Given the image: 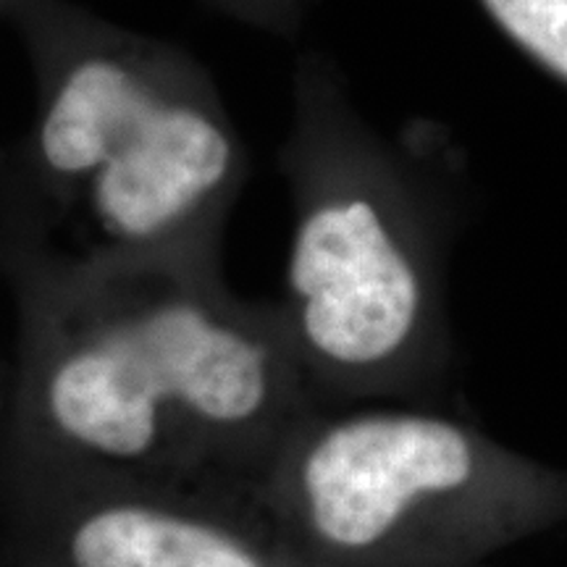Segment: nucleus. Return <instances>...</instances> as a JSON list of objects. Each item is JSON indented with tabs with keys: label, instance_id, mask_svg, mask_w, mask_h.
<instances>
[{
	"label": "nucleus",
	"instance_id": "423d86ee",
	"mask_svg": "<svg viewBox=\"0 0 567 567\" xmlns=\"http://www.w3.org/2000/svg\"><path fill=\"white\" fill-rule=\"evenodd\" d=\"M528 63L567 90V0H471Z\"/></svg>",
	"mask_w": 567,
	"mask_h": 567
},
{
	"label": "nucleus",
	"instance_id": "0eeeda50",
	"mask_svg": "<svg viewBox=\"0 0 567 567\" xmlns=\"http://www.w3.org/2000/svg\"><path fill=\"white\" fill-rule=\"evenodd\" d=\"M203 3L276 40L295 42L308 27L313 0H203Z\"/></svg>",
	"mask_w": 567,
	"mask_h": 567
},
{
	"label": "nucleus",
	"instance_id": "f257e3e1",
	"mask_svg": "<svg viewBox=\"0 0 567 567\" xmlns=\"http://www.w3.org/2000/svg\"><path fill=\"white\" fill-rule=\"evenodd\" d=\"M17 379L0 476H92L260 502L281 444L318 408L276 302L221 260L13 266Z\"/></svg>",
	"mask_w": 567,
	"mask_h": 567
},
{
	"label": "nucleus",
	"instance_id": "f03ea898",
	"mask_svg": "<svg viewBox=\"0 0 567 567\" xmlns=\"http://www.w3.org/2000/svg\"><path fill=\"white\" fill-rule=\"evenodd\" d=\"M292 197L276 302L318 408L434 405L455 363L446 274L471 216V161L450 130H379L326 53L292 69L281 145Z\"/></svg>",
	"mask_w": 567,
	"mask_h": 567
},
{
	"label": "nucleus",
	"instance_id": "7ed1b4c3",
	"mask_svg": "<svg viewBox=\"0 0 567 567\" xmlns=\"http://www.w3.org/2000/svg\"><path fill=\"white\" fill-rule=\"evenodd\" d=\"M34 203L11 266L221 260L247 147L210 74L182 48L48 0Z\"/></svg>",
	"mask_w": 567,
	"mask_h": 567
},
{
	"label": "nucleus",
	"instance_id": "20e7f679",
	"mask_svg": "<svg viewBox=\"0 0 567 567\" xmlns=\"http://www.w3.org/2000/svg\"><path fill=\"white\" fill-rule=\"evenodd\" d=\"M260 505L318 567H484L567 520V471L434 405L321 408L281 444Z\"/></svg>",
	"mask_w": 567,
	"mask_h": 567
},
{
	"label": "nucleus",
	"instance_id": "39448f33",
	"mask_svg": "<svg viewBox=\"0 0 567 567\" xmlns=\"http://www.w3.org/2000/svg\"><path fill=\"white\" fill-rule=\"evenodd\" d=\"M0 567H318L260 502L92 476H0Z\"/></svg>",
	"mask_w": 567,
	"mask_h": 567
}]
</instances>
